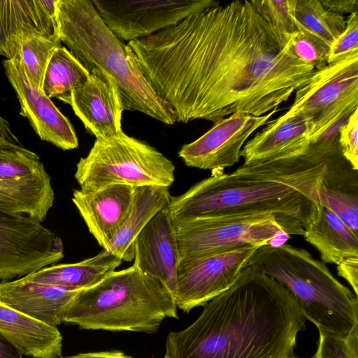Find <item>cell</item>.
Instances as JSON below:
<instances>
[{"label":"cell","instance_id":"cell-1","mask_svg":"<svg viewBox=\"0 0 358 358\" xmlns=\"http://www.w3.org/2000/svg\"><path fill=\"white\" fill-rule=\"evenodd\" d=\"M252 1L218 4L128 42L142 73L176 122H213L278 109L316 69L291 50Z\"/></svg>","mask_w":358,"mask_h":358},{"label":"cell","instance_id":"cell-2","mask_svg":"<svg viewBox=\"0 0 358 358\" xmlns=\"http://www.w3.org/2000/svg\"><path fill=\"white\" fill-rule=\"evenodd\" d=\"M203 306L192 324L168 334L164 358H290L306 329L290 292L250 266Z\"/></svg>","mask_w":358,"mask_h":358},{"label":"cell","instance_id":"cell-3","mask_svg":"<svg viewBox=\"0 0 358 358\" xmlns=\"http://www.w3.org/2000/svg\"><path fill=\"white\" fill-rule=\"evenodd\" d=\"M325 168L287 178H260L233 173L213 172L178 196H172L169 209L173 222L231 215L273 214L301 222L303 229L317 220L319 191Z\"/></svg>","mask_w":358,"mask_h":358},{"label":"cell","instance_id":"cell-4","mask_svg":"<svg viewBox=\"0 0 358 358\" xmlns=\"http://www.w3.org/2000/svg\"><path fill=\"white\" fill-rule=\"evenodd\" d=\"M57 31L62 43L90 73L100 70L116 84L124 110H136L166 124L175 114L139 69L131 51L106 27L92 0H57Z\"/></svg>","mask_w":358,"mask_h":358},{"label":"cell","instance_id":"cell-5","mask_svg":"<svg viewBox=\"0 0 358 358\" xmlns=\"http://www.w3.org/2000/svg\"><path fill=\"white\" fill-rule=\"evenodd\" d=\"M177 308L158 279L132 265L79 291L63 312L62 322L85 329L154 333L165 318H178Z\"/></svg>","mask_w":358,"mask_h":358},{"label":"cell","instance_id":"cell-6","mask_svg":"<svg viewBox=\"0 0 358 358\" xmlns=\"http://www.w3.org/2000/svg\"><path fill=\"white\" fill-rule=\"evenodd\" d=\"M247 266L287 289L319 331L345 336L358 328L357 297L307 250L286 243L263 245Z\"/></svg>","mask_w":358,"mask_h":358},{"label":"cell","instance_id":"cell-7","mask_svg":"<svg viewBox=\"0 0 358 358\" xmlns=\"http://www.w3.org/2000/svg\"><path fill=\"white\" fill-rule=\"evenodd\" d=\"M175 169L162 152L121 131L96 138L87 155L78 162L74 176L85 192L118 184L169 187L175 180Z\"/></svg>","mask_w":358,"mask_h":358},{"label":"cell","instance_id":"cell-8","mask_svg":"<svg viewBox=\"0 0 358 358\" xmlns=\"http://www.w3.org/2000/svg\"><path fill=\"white\" fill-rule=\"evenodd\" d=\"M178 248V264L211 256L238 247L278 245L289 234L303 235L297 220L273 214L231 215L173 222Z\"/></svg>","mask_w":358,"mask_h":358},{"label":"cell","instance_id":"cell-9","mask_svg":"<svg viewBox=\"0 0 358 358\" xmlns=\"http://www.w3.org/2000/svg\"><path fill=\"white\" fill-rule=\"evenodd\" d=\"M358 106V50L316 69L289 110L305 120L310 143Z\"/></svg>","mask_w":358,"mask_h":358},{"label":"cell","instance_id":"cell-10","mask_svg":"<svg viewBox=\"0 0 358 358\" xmlns=\"http://www.w3.org/2000/svg\"><path fill=\"white\" fill-rule=\"evenodd\" d=\"M63 257L62 240L41 222L0 210V282L22 278Z\"/></svg>","mask_w":358,"mask_h":358},{"label":"cell","instance_id":"cell-11","mask_svg":"<svg viewBox=\"0 0 358 358\" xmlns=\"http://www.w3.org/2000/svg\"><path fill=\"white\" fill-rule=\"evenodd\" d=\"M106 27L122 41L150 36L190 15L218 5L214 0H92Z\"/></svg>","mask_w":358,"mask_h":358},{"label":"cell","instance_id":"cell-12","mask_svg":"<svg viewBox=\"0 0 358 358\" xmlns=\"http://www.w3.org/2000/svg\"><path fill=\"white\" fill-rule=\"evenodd\" d=\"M259 248L248 245L178 264L177 308L185 313L229 289Z\"/></svg>","mask_w":358,"mask_h":358},{"label":"cell","instance_id":"cell-13","mask_svg":"<svg viewBox=\"0 0 358 358\" xmlns=\"http://www.w3.org/2000/svg\"><path fill=\"white\" fill-rule=\"evenodd\" d=\"M278 109L262 116L234 113L215 122L194 141L183 145L178 156L189 167L219 171L238 162L243 145Z\"/></svg>","mask_w":358,"mask_h":358},{"label":"cell","instance_id":"cell-14","mask_svg":"<svg viewBox=\"0 0 358 358\" xmlns=\"http://www.w3.org/2000/svg\"><path fill=\"white\" fill-rule=\"evenodd\" d=\"M6 76L20 104V114L43 141L69 150L78 147V141L69 119L43 91L32 84L17 58L3 61Z\"/></svg>","mask_w":358,"mask_h":358},{"label":"cell","instance_id":"cell-15","mask_svg":"<svg viewBox=\"0 0 358 358\" xmlns=\"http://www.w3.org/2000/svg\"><path fill=\"white\" fill-rule=\"evenodd\" d=\"M133 260V265L158 279L175 299L178 248L169 206L159 210L137 236Z\"/></svg>","mask_w":358,"mask_h":358},{"label":"cell","instance_id":"cell-16","mask_svg":"<svg viewBox=\"0 0 358 358\" xmlns=\"http://www.w3.org/2000/svg\"><path fill=\"white\" fill-rule=\"evenodd\" d=\"M88 80L75 89L70 106L88 132L96 138L115 136L122 130L124 110L115 82L100 70L90 72Z\"/></svg>","mask_w":358,"mask_h":358},{"label":"cell","instance_id":"cell-17","mask_svg":"<svg viewBox=\"0 0 358 358\" xmlns=\"http://www.w3.org/2000/svg\"><path fill=\"white\" fill-rule=\"evenodd\" d=\"M136 187L111 185L85 192L74 189L72 201L98 244L106 250L129 215Z\"/></svg>","mask_w":358,"mask_h":358},{"label":"cell","instance_id":"cell-18","mask_svg":"<svg viewBox=\"0 0 358 358\" xmlns=\"http://www.w3.org/2000/svg\"><path fill=\"white\" fill-rule=\"evenodd\" d=\"M57 1H0V55L7 59L16 58L26 40L57 34Z\"/></svg>","mask_w":358,"mask_h":358},{"label":"cell","instance_id":"cell-19","mask_svg":"<svg viewBox=\"0 0 358 358\" xmlns=\"http://www.w3.org/2000/svg\"><path fill=\"white\" fill-rule=\"evenodd\" d=\"M310 144L308 126L299 114L287 110L266 123L242 148L244 164L274 160L303 153Z\"/></svg>","mask_w":358,"mask_h":358},{"label":"cell","instance_id":"cell-20","mask_svg":"<svg viewBox=\"0 0 358 358\" xmlns=\"http://www.w3.org/2000/svg\"><path fill=\"white\" fill-rule=\"evenodd\" d=\"M79 291L24 280L0 282V302L32 318L55 326Z\"/></svg>","mask_w":358,"mask_h":358},{"label":"cell","instance_id":"cell-21","mask_svg":"<svg viewBox=\"0 0 358 358\" xmlns=\"http://www.w3.org/2000/svg\"><path fill=\"white\" fill-rule=\"evenodd\" d=\"M0 334L22 355L34 358H60L62 336L49 325L0 302Z\"/></svg>","mask_w":358,"mask_h":358},{"label":"cell","instance_id":"cell-22","mask_svg":"<svg viewBox=\"0 0 358 358\" xmlns=\"http://www.w3.org/2000/svg\"><path fill=\"white\" fill-rule=\"evenodd\" d=\"M122 260L103 250L94 257L73 264H52L29 273L24 280L73 291L89 288L115 271Z\"/></svg>","mask_w":358,"mask_h":358},{"label":"cell","instance_id":"cell-23","mask_svg":"<svg viewBox=\"0 0 358 358\" xmlns=\"http://www.w3.org/2000/svg\"><path fill=\"white\" fill-rule=\"evenodd\" d=\"M171 197L166 187H136L131 211L105 250L122 261L131 262L137 236L159 210L169 205Z\"/></svg>","mask_w":358,"mask_h":358},{"label":"cell","instance_id":"cell-24","mask_svg":"<svg viewBox=\"0 0 358 358\" xmlns=\"http://www.w3.org/2000/svg\"><path fill=\"white\" fill-rule=\"evenodd\" d=\"M303 236L318 250L324 264L338 265L358 257V235L324 204L320 205L316 221L304 229Z\"/></svg>","mask_w":358,"mask_h":358},{"label":"cell","instance_id":"cell-25","mask_svg":"<svg viewBox=\"0 0 358 358\" xmlns=\"http://www.w3.org/2000/svg\"><path fill=\"white\" fill-rule=\"evenodd\" d=\"M48 173L20 180H0V210L21 213L42 222L53 205Z\"/></svg>","mask_w":358,"mask_h":358},{"label":"cell","instance_id":"cell-26","mask_svg":"<svg viewBox=\"0 0 358 358\" xmlns=\"http://www.w3.org/2000/svg\"><path fill=\"white\" fill-rule=\"evenodd\" d=\"M90 73L65 46L57 48L45 72L42 90L49 98L70 105L73 91L84 85Z\"/></svg>","mask_w":358,"mask_h":358},{"label":"cell","instance_id":"cell-27","mask_svg":"<svg viewBox=\"0 0 358 358\" xmlns=\"http://www.w3.org/2000/svg\"><path fill=\"white\" fill-rule=\"evenodd\" d=\"M295 16L303 29L329 47L344 31V16L327 10L320 0H296Z\"/></svg>","mask_w":358,"mask_h":358},{"label":"cell","instance_id":"cell-28","mask_svg":"<svg viewBox=\"0 0 358 358\" xmlns=\"http://www.w3.org/2000/svg\"><path fill=\"white\" fill-rule=\"evenodd\" d=\"M62 46L59 34L36 36L24 41L18 59L29 80L42 90L43 81L49 61L55 50Z\"/></svg>","mask_w":358,"mask_h":358},{"label":"cell","instance_id":"cell-29","mask_svg":"<svg viewBox=\"0 0 358 358\" xmlns=\"http://www.w3.org/2000/svg\"><path fill=\"white\" fill-rule=\"evenodd\" d=\"M45 173L35 152L0 136V180H20Z\"/></svg>","mask_w":358,"mask_h":358},{"label":"cell","instance_id":"cell-30","mask_svg":"<svg viewBox=\"0 0 358 358\" xmlns=\"http://www.w3.org/2000/svg\"><path fill=\"white\" fill-rule=\"evenodd\" d=\"M320 201L331 209L358 235V184L336 185L321 182Z\"/></svg>","mask_w":358,"mask_h":358},{"label":"cell","instance_id":"cell-31","mask_svg":"<svg viewBox=\"0 0 358 358\" xmlns=\"http://www.w3.org/2000/svg\"><path fill=\"white\" fill-rule=\"evenodd\" d=\"M255 6L280 35L294 39L303 27L295 16L296 0H252Z\"/></svg>","mask_w":358,"mask_h":358},{"label":"cell","instance_id":"cell-32","mask_svg":"<svg viewBox=\"0 0 358 358\" xmlns=\"http://www.w3.org/2000/svg\"><path fill=\"white\" fill-rule=\"evenodd\" d=\"M330 47L322 39L303 28L292 41L293 54L303 62L315 69L327 64Z\"/></svg>","mask_w":358,"mask_h":358},{"label":"cell","instance_id":"cell-33","mask_svg":"<svg viewBox=\"0 0 358 358\" xmlns=\"http://www.w3.org/2000/svg\"><path fill=\"white\" fill-rule=\"evenodd\" d=\"M313 358H358V328L345 336L319 331Z\"/></svg>","mask_w":358,"mask_h":358},{"label":"cell","instance_id":"cell-34","mask_svg":"<svg viewBox=\"0 0 358 358\" xmlns=\"http://www.w3.org/2000/svg\"><path fill=\"white\" fill-rule=\"evenodd\" d=\"M338 144L343 157L358 171V110L348 117L338 131Z\"/></svg>","mask_w":358,"mask_h":358},{"label":"cell","instance_id":"cell-35","mask_svg":"<svg viewBox=\"0 0 358 358\" xmlns=\"http://www.w3.org/2000/svg\"><path fill=\"white\" fill-rule=\"evenodd\" d=\"M358 50V12L349 15L344 31L329 48L327 64Z\"/></svg>","mask_w":358,"mask_h":358},{"label":"cell","instance_id":"cell-36","mask_svg":"<svg viewBox=\"0 0 358 358\" xmlns=\"http://www.w3.org/2000/svg\"><path fill=\"white\" fill-rule=\"evenodd\" d=\"M338 274L352 287L355 295L358 296V257L347 259L337 265Z\"/></svg>","mask_w":358,"mask_h":358},{"label":"cell","instance_id":"cell-37","mask_svg":"<svg viewBox=\"0 0 358 358\" xmlns=\"http://www.w3.org/2000/svg\"><path fill=\"white\" fill-rule=\"evenodd\" d=\"M323 6L328 10L343 15L345 13L352 14L357 12V0H320Z\"/></svg>","mask_w":358,"mask_h":358},{"label":"cell","instance_id":"cell-38","mask_svg":"<svg viewBox=\"0 0 358 358\" xmlns=\"http://www.w3.org/2000/svg\"><path fill=\"white\" fill-rule=\"evenodd\" d=\"M60 358H132L121 351H103L80 353L69 357Z\"/></svg>","mask_w":358,"mask_h":358},{"label":"cell","instance_id":"cell-39","mask_svg":"<svg viewBox=\"0 0 358 358\" xmlns=\"http://www.w3.org/2000/svg\"><path fill=\"white\" fill-rule=\"evenodd\" d=\"M0 358H22L20 351L0 334Z\"/></svg>","mask_w":358,"mask_h":358},{"label":"cell","instance_id":"cell-40","mask_svg":"<svg viewBox=\"0 0 358 358\" xmlns=\"http://www.w3.org/2000/svg\"><path fill=\"white\" fill-rule=\"evenodd\" d=\"M0 136L14 143L20 144L17 136L13 132L9 122L0 115Z\"/></svg>","mask_w":358,"mask_h":358},{"label":"cell","instance_id":"cell-41","mask_svg":"<svg viewBox=\"0 0 358 358\" xmlns=\"http://www.w3.org/2000/svg\"><path fill=\"white\" fill-rule=\"evenodd\" d=\"M290 358H297V357H294V356H292V357H291Z\"/></svg>","mask_w":358,"mask_h":358}]
</instances>
